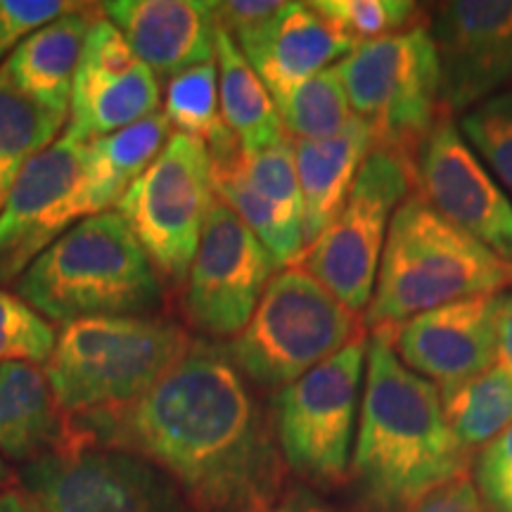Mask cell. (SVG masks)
I'll return each mask as SVG.
<instances>
[{
  "mask_svg": "<svg viewBox=\"0 0 512 512\" xmlns=\"http://www.w3.org/2000/svg\"><path fill=\"white\" fill-rule=\"evenodd\" d=\"M69 420L91 444L155 465L188 512H278L287 496L271 415L221 347L195 342L136 403Z\"/></svg>",
  "mask_w": 512,
  "mask_h": 512,
  "instance_id": "cell-1",
  "label": "cell"
},
{
  "mask_svg": "<svg viewBox=\"0 0 512 512\" xmlns=\"http://www.w3.org/2000/svg\"><path fill=\"white\" fill-rule=\"evenodd\" d=\"M470 453L448 427L437 384L396 356L389 335H373L366 356L361 425L351 475L377 512H408L453 479Z\"/></svg>",
  "mask_w": 512,
  "mask_h": 512,
  "instance_id": "cell-2",
  "label": "cell"
},
{
  "mask_svg": "<svg viewBox=\"0 0 512 512\" xmlns=\"http://www.w3.org/2000/svg\"><path fill=\"white\" fill-rule=\"evenodd\" d=\"M512 285V261L446 221L420 192L394 211L366 325L389 335L420 313Z\"/></svg>",
  "mask_w": 512,
  "mask_h": 512,
  "instance_id": "cell-3",
  "label": "cell"
},
{
  "mask_svg": "<svg viewBox=\"0 0 512 512\" xmlns=\"http://www.w3.org/2000/svg\"><path fill=\"white\" fill-rule=\"evenodd\" d=\"M15 287L17 297L60 325L140 316L162 299L155 266L117 211L76 223L31 261Z\"/></svg>",
  "mask_w": 512,
  "mask_h": 512,
  "instance_id": "cell-4",
  "label": "cell"
},
{
  "mask_svg": "<svg viewBox=\"0 0 512 512\" xmlns=\"http://www.w3.org/2000/svg\"><path fill=\"white\" fill-rule=\"evenodd\" d=\"M195 344L164 318L105 316L64 325L46 377L67 415L119 411L150 392Z\"/></svg>",
  "mask_w": 512,
  "mask_h": 512,
  "instance_id": "cell-5",
  "label": "cell"
},
{
  "mask_svg": "<svg viewBox=\"0 0 512 512\" xmlns=\"http://www.w3.org/2000/svg\"><path fill=\"white\" fill-rule=\"evenodd\" d=\"M358 337H363L358 313L302 266H292L273 275L247 328L233 337L226 354L256 387L278 394Z\"/></svg>",
  "mask_w": 512,
  "mask_h": 512,
  "instance_id": "cell-6",
  "label": "cell"
},
{
  "mask_svg": "<svg viewBox=\"0 0 512 512\" xmlns=\"http://www.w3.org/2000/svg\"><path fill=\"white\" fill-rule=\"evenodd\" d=\"M351 112L366 121L375 145L415 157L441 112V64L425 24L361 43L337 62Z\"/></svg>",
  "mask_w": 512,
  "mask_h": 512,
  "instance_id": "cell-7",
  "label": "cell"
},
{
  "mask_svg": "<svg viewBox=\"0 0 512 512\" xmlns=\"http://www.w3.org/2000/svg\"><path fill=\"white\" fill-rule=\"evenodd\" d=\"M368 339H354L273 396L271 420L285 465L311 486L347 479Z\"/></svg>",
  "mask_w": 512,
  "mask_h": 512,
  "instance_id": "cell-8",
  "label": "cell"
},
{
  "mask_svg": "<svg viewBox=\"0 0 512 512\" xmlns=\"http://www.w3.org/2000/svg\"><path fill=\"white\" fill-rule=\"evenodd\" d=\"M413 159L375 145L358 171L335 223L306 247L299 266L347 309L361 313L373 299L389 223L413 192Z\"/></svg>",
  "mask_w": 512,
  "mask_h": 512,
  "instance_id": "cell-9",
  "label": "cell"
},
{
  "mask_svg": "<svg viewBox=\"0 0 512 512\" xmlns=\"http://www.w3.org/2000/svg\"><path fill=\"white\" fill-rule=\"evenodd\" d=\"M214 202L207 145L176 131L145 174L121 195L117 214L136 235L155 271L181 283Z\"/></svg>",
  "mask_w": 512,
  "mask_h": 512,
  "instance_id": "cell-10",
  "label": "cell"
},
{
  "mask_svg": "<svg viewBox=\"0 0 512 512\" xmlns=\"http://www.w3.org/2000/svg\"><path fill=\"white\" fill-rule=\"evenodd\" d=\"M19 482L43 512H185L155 465L91 444L72 420L60 448L24 465Z\"/></svg>",
  "mask_w": 512,
  "mask_h": 512,
  "instance_id": "cell-11",
  "label": "cell"
},
{
  "mask_svg": "<svg viewBox=\"0 0 512 512\" xmlns=\"http://www.w3.org/2000/svg\"><path fill=\"white\" fill-rule=\"evenodd\" d=\"M102 211L88 145L55 140L27 164L0 211V283H12L67 230Z\"/></svg>",
  "mask_w": 512,
  "mask_h": 512,
  "instance_id": "cell-12",
  "label": "cell"
},
{
  "mask_svg": "<svg viewBox=\"0 0 512 512\" xmlns=\"http://www.w3.org/2000/svg\"><path fill=\"white\" fill-rule=\"evenodd\" d=\"M275 271H280L275 259L240 216L214 202L183 297L192 328L211 337H238Z\"/></svg>",
  "mask_w": 512,
  "mask_h": 512,
  "instance_id": "cell-13",
  "label": "cell"
},
{
  "mask_svg": "<svg viewBox=\"0 0 512 512\" xmlns=\"http://www.w3.org/2000/svg\"><path fill=\"white\" fill-rule=\"evenodd\" d=\"M415 185L434 209L512 261V200L494 181L482 159L467 143L456 121L441 117L413 157Z\"/></svg>",
  "mask_w": 512,
  "mask_h": 512,
  "instance_id": "cell-14",
  "label": "cell"
},
{
  "mask_svg": "<svg viewBox=\"0 0 512 512\" xmlns=\"http://www.w3.org/2000/svg\"><path fill=\"white\" fill-rule=\"evenodd\" d=\"M444 117L512 86V0H451L432 24Z\"/></svg>",
  "mask_w": 512,
  "mask_h": 512,
  "instance_id": "cell-15",
  "label": "cell"
},
{
  "mask_svg": "<svg viewBox=\"0 0 512 512\" xmlns=\"http://www.w3.org/2000/svg\"><path fill=\"white\" fill-rule=\"evenodd\" d=\"M503 302V292L458 299L406 320L389 339L403 366L446 389L496 363Z\"/></svg>",
  "mask_w": 512,
  "mask_h": 512,
  "instance_id": "cell-16",
  "label": "cell"
},
{
  "mask_svg": "<svg viewBox=\"0 0 512 512\" xmlns=\"http://www.w3.org/2000/svg\"><path fill=\"white\" fill-rule=\"evenodd\" d=\"M100 8L157 79H174L192 67L216 62L214 3L112 0Z\"/></svg>",
  "mask_w": 512,
  "mask_h": 512,
  "instance_id": "cell-17",
  "label": "cell"
},
{
  "mask_svg": "<svg viewBox=\"0 0 512 512\" xmlns=\"http://www.w3.org/2000/svg\"><path fill=\"white\" fill-rule=\"evenodd\" d=\"M235 43L271 98L335 67V62L358 48L309 3H285L271 22Z\"/></svg>",
  "mask_w": 512,
  "mask_h": 512,
  "instance_id": "cell-18",
  "label": "cell"
},
{
  "mask_svg": "<svg viewBox=\"0 0 512 512\" xmlns=\"http://www.w3.org/2000/svg\"><path fill=\"white\" fill-rule=\"evenodd\" d=\"M373 147V131L358 117L330 138L294 140V164H297L299 192H302L304 204L306 247H311L335 223Z\"/></svg>",
  "mask_w": 512,
  "mask_h": 512,
  "instance_id": "cell-19",
  "label": "cell"
},
{
  "mask_svg": "<svg viewBox=\"0 0 512 512\" xmlns=\"http://www.w3.org/2000/svg\"><path fill=\"white\" fill-rule=\"evenodd\" d=\"M93 12L91 5H81L38 29L12 50L0 72L36 105L67 117L83 41L95 19Z\"/></svg>",
  "mask_w": 512,
  "mask_h": 512,
  "instance_id": "cell-20",
  "label": "cell"
},
{
  "mask_svg": "<svg viewBox=\"0 0 512 512\" xmlns=\"http://www.w3.org/2000/svg\"><path fill=\"white\" fill-rule=\"evenodd\" d=\"M159 98V79L143 62L119 74L95 72L79 64L64 138L91 145L157 114Z\"/></svg>",
  "mask_w": 512,
  "mask_h": 512,
  "instance_id": "cell-21",
  "label": "cell"
},
{
  "mask_svg": "<svg viewBox=\"0 0 512 512\" xmlns=\"http://www.w3.org/2000/svg\"><path fill=\"white\" fill-rule=\"evenodd\" d=\"M67 425L46 373L29 363H0V453L5 458L31 463L53 453Z\"/></svg>",
  "mask_w": 512,
  "mask_h": 512,
  "instance_id": "cell-22",
  "label": "cell"
},
{
  "mask_svg": "<svg viewBox=\"0 0 512 512\" xmlns=\"http://www.w3.org/2000/svg\"><path fill=\"white\" fill-rule=\"evenodd\" d=\"M221 117L238 138L242 152H261L287 138L280 114L266 86L245 60L233 36L216 27Z\"/></svg>",
  "mask_w": 512,
  "mask_h": 512,
  "instance_id": "cell-23",
  "label": "cell"
},
{
  "mask_svg": "<svg viewBox=\"0 0 512 512\" xmlns=\"http://www.w3.org/2000/svg\"><path fill=\"white\" fill-rule=\"evenodd\" d=\"M439 392L448 427L467 451L484 448L512 425V373L496 363Z\"/></svg>",
  "mask_w": 512,
  "mask_h": 512,
  "instance_id": "cell-24",
  "label": "cell"
},
{
  "mask_svg": "<svg viewBox=\"0 0 512 512\" xmlns=\"http://www.w3.org/2000/svg\"><path fill=\"white\" fill-rule=\"evenodd\" d=\"M67 117L36 105L0 72V211L17 178L38 152L53 145Z\"/></svg>",
  "mask_w": 512,
  "mask_h": 512,
  "instance_id": "cell-25",
  "label": "cell"
},
{
  "mask_svg": "<svg viewBox=\"0 0 512 512\" xmlns=\"http://www.w3.org/2000/svg\"><path fill=\"white\" fill-rule=\"evenodd\" d=\"M171 138V124L164 112L152 114L138 124L121 128L88 145L91 150V171L95 188L107 209L121 200L131 183L145 174Z\"/></svg>",
  "mask_w": 512,
  "mask_h": 512,
  "instance_id": "cell-26",
  "label": "cell"
},
{
  "mask_svg": "<svg viewBox=\"0 0 512 512\" xmlns=\"http://www.w3.org/2000/svg\"><path fill=\"white\" fill-rule=\"evenodd\" d=\"M164 117L178 133L202 140L209 155L240 147L238 138L221 117L219 67L216 62L200 64L169 79L164 98Z\"/></svg>",
  "mask_w": 512,
  "mask_h": 512,
  "instance_id": "cell-27",
  "label": "cell"
},
{
  "mask_svg": "<svg viewBox=\"0 0 512 512\" xmlns=\"http://www.w3.org/2000/svg\"><path fill=\"white\" fill-rule=\"evenodd\" d=\"M273 102L285 131H290L294 140L330 138L356 117L337 64L278 95Z\"/></svg>",
  "mask_w": 512,
  "mask_h": 512,
  "instance_id": "cell-28",
  "label": "cell"
},
{
  "mask_svg": "<svg viewBox=\"0 0 512 512\" xmlns=\"http://www.w3.org/2000/svg\"><path fill=\"white\" fill-rule=\"evenodd\" d=\"M309 5L356 46L399 34L413 27L418 15L411 0H313Z\"/></svg>",
  "mask_w": 512,
  "mask_h": 512,
  "instance_id": "cell-29",
  "label": "cell"
},
{
  "mask_svg": "<svg viewBox=\"0 0 512 512\" xmlns=\"http://www.w3.org/2000/svg\"><path fill=\"white\" fill-rule=\"evenodd\" d=\"M458 128L503 188L512 192V86L465 112Z\"/></svg>",
  "mask_w": 512,
  "mask_h": 512,
  "instance_id": "cell-30",
  "label": "cell"
},
{
  "mask_svg": "<svg viewBox=\"0 0 512 512\" xmlns=\"http://www.w3.org/2000/svg\"><path fill=\"white\" fill-rule=\"evenodd\" d=\"M55 347V325L22 297L0 290V363L48 366Z\"/></svg>",
  "mask_w": 512,
  "mask_h": 512,
  "instance_id": "cell-31",
  "label": "cell"
},
{
  "mask_svg": "<svg viewBox=\"0 0 512 512\" xmlns=\"http://www.w3.org/2000/svg\"><path fill=\"white\" fill-rule=\"evenodd\" d=\"M79 8L64 0H0V60L38 29Z\"/></svg>",
  "mask_w": 512,
  "mask_h": 512,
  "instance_id": "cell-32",
  "label": "cell"
},
{
  "mask_svg": "<svg viewBox=\"0 0 512 512\" xmlns=\"http://www.w3.org/2000/svg\"><path fill=\"white\" fill-rule=\"evenodd\" d=\"M475 479L491 512H512V425L482 448Z\"/></svg>",
  "mask_w": 512,
  "mask_h": 512,
  "instance_id": "cell-33",
  "label": "cell"
},
{
  "mask_svg": "<svg viewBox=\"0 0 512 512\" xmlns=\"http://www.w3.org/2000/svg\"><path fill=\"white\" fill-rule=\"evenodd\" d=\"M285 3L280 0H228V3H214L216 27L238 41L242 36L254 34L264 24L283 10Z\"/></svg>",
  "mask_w": 512,
  "mask_h": 512,
  "instance_id": "cell-34",
  "label": "cell"
},
{
  "mask_svg": "<svg viewBox=\"0 0 512 512\" xmlns=\"http://www.w3.org/2000/svg\"><path fill=\"white\" fill-rule=\"evenodd\" d=\"M408 512H491L489 505L484 503V498L479 496L477 484L470 477L453 479L444 486H439L437 491H432L430 496H425L422 501Z\"/></svg>",
  "mask_w": 512,
  "mask_h": 512,
  "instance_id": "cell-35",
  "label": "cell"
},
{
  "mask_svg": "<svg viewBox=\"0 0 512 512\" xmlns=\"http://www.w3.org/2000/svg\"><path fill=\"white\" fill-rule=\"evenodd\" d=\"M496 366H501L512 373V294H505L501 318H498Z\"/></svg>",
  "mask_w": 512,
  "mask_h": 512,
  "instance_id": "cell-36",
  "label": "cell"
},
{
  "mask_svg": "<svg viewBox=\"0 0 512 512\" xmlns=\"http://www.w3.org/2000/svg\"><path fill=\"white\" fill-rule=\"evenodd\" d=\"M278 512H337V510L325 503L316 491L306 489V486H299V489L287 491L285 501L280 503Z\"/></svg>",
  "mask_w": 512,
  "mask_h": 512,
  "instance_id": "cell-37",
  "label": "cell"
},
{
  "mask_svg": "<svg viewBox=\"0 0 512 512\" xmlns=\"http://www.w3.org/2000/svg\"><path fill=\"white\" fill-rule=\"evenodd\" d=\"M0 512H43L34 498L22 486H10L0 491Z\"/></svg>",
  "mask_w": 512,
  "mask_h": 512,
  "instance_id": "cell-38",
  "label": "cell"
},
{
  "mask_svg": "<svg viewBox=\"0 0 512 512\" xmlns=\"http://www.w3.org/2000/svg\"><path fill=\"white\" fill-rule=\"evenodd\" d=\"M10 479H12V475H10V470H8V465H5V460H3V456H0V491H5V489H10Z\"/></svg>",
  "mask_w": 512,
  "mask_h": 512,
  "instance_id": "cell-39",
  "label": "cell"
}]
</instances>
